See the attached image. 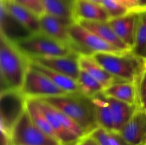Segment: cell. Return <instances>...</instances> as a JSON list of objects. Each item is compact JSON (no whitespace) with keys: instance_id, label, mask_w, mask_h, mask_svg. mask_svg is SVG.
<instances>
[{"instance_id":"6da1fadb","label":"cell","mask_w":146,"mask_h":145,"mask_svg":"<svg viewBox=\"0 0 146 145\" xmlns=\"http://www.w3.org/2000/svg\"><path fill=\"white\" fill-rule=\"evenodd\" d=\"M42 100L68 115L82 128L86 135L99 127L91 98L81 93H67Z\"/></svg>"},{"instance_id":"7a4b0ae2","label":"cell","mask_w":146,"mask_h":145,"mask_svg":"<svg viewBox=\"0 0 146 145\" xmlns=\"http://www.w3.org/2000/svg\"><path fill=\"white\" fill-rule=\"evenodd\" d=\"M0 41L1 91H21L29 66L28 58L4 36L1 35Z\"/></svg>"},{"instance_id":"3957f363","label":"cell","mask_w":146,"mask_h":145,"mask_svg":"<svg viewBox=\"0 0 146 145\" xmlns=\"http://www.w3.org/2000/svg\"><path fill=\"white\" fill-rule=\"evenodd\" d=\"M94 60L109 73L120 80L137 82L146 69L145 61L130 52L94 53Z\"/></svg>"},{"instance_id":"277c9868","label":"cell","mask_w":146,"mask_h":145,"mask_svg":"<svg viewBox=\"0 0 146 145\" xmlns=\"http://www.w3.org/2000/svg\"><path fill=\"white\" fill-rule=\"evenodd\" d=\"M14 44L27 58L64 56L76 53L70 46L42 32L32 34Z\"/></svg>"},{"instance_id":"5b68a950","label":"cell","mask_w":146,"mask_h":145,"mask_svg":"<svg viewBox=\"0 0 146 145\" xmlns=\"http://www.w3.org/2000/svg\"><path fill=\"white\" fill-rule=\"evenodd\" d=\"M8 139L10 145H61L34 123L26 108L13 126Z\"/></svg>"},{"instance_id":"8992f818","label":"cell","mask_w":146,"mask_h":145,"mask_svg":"<svg viewBox=\"0 0 146 145\" xmlns=\"http://www.w3.org/2000/svg\"><path fill=\"white\" fill-rule=\"evenodd\" d=\"M68 33L74 44L76 53L86 55H92L94 53H127L121 51L106 42L95 34L74 21L68 26Z\"/></svg>"},{"instance_id":"52a82bcc","label":"cell","mask_w":146,"mask_h":145,"mask_svg":"<svg viewBox=\"0 0 146 145\" xmlns=\"http://www.w3.org/2000/svg\"><path fill=\"white\" fill-rule=\"evenodd\" d=\"M21 92L26 98H42L59 96L68 92L57 86L50 78L29 65Z\"/></svg>"},{"instance_id":"ba28073f","label":"cell","mask_w":146,"mask_h":145,"mask_svg":"<svg viewBox=\"0 0 146 145\" xmlns=\"http://www.w3.org/2000/svg\"><path fill=\"white\" fill-rule=\"evenodd\" d=\"M1 130L7 139L15 122L26 108V98L21 91H1Z\"/></svg>"},{"instance_id":"9c48e42d","label":"cell","mask_w":146,"mask_h":145,"mask_svg":"<svg viewBox=\"0 0 146 145\" xmlns=\"http://www.w3.org/2000/svg\"><path fill=\"white\" fill-rule=\"evenodd\" d=\"M29 61L43 65L47 68L56 71L72 78L77 81L81 68L79 64V54L73 53L64 56L37 57L27 58Z\"/></svg>"},{"instance_id":"30bf717a","label":"cell","mask_w":146,"mask_h":145,"mask_svg":"<svg viewBox=\"0 0 146 145\" xmlns=\"http://www.w3.org/2000/svg\"><path fill=\"white\" fill-rule=\"evenodd\" d=\"M119 134L128 145H146V111L139 105Z\"/></svg>"},{"instance_id":"8fae6325","label":"cell","mask_w":146,"mask_h":145,"mask_svg":"<svg viewBox=\"0 0 146 145\" xmlns=\"http://www.w3.org/2000/svg\"><path fill=\"white\" fill-rule=\"evenodd\" d=\"M41 32L68 45L74 51V44L68 33L67 24L61 18L45 13L39 17Z\"/></svg>"},{"instance_id":"7c38bea8","label":"cell","mask_w":146,"mask_h":145,"mask_svg":"<svg viewBox=\"0 0 146 145\" xmlns=\"http://www.w3.org/2000/svg\"><path fill=\"white\" fill-rule=\"evenodd\" d=\"M140 12H130L126 15L111 18L108 23L118 37L132 50L135 44V34Z\"/></svg>"},{"instance_id":"4fadbf2b","label":"cell","mask_w":146,"mask_h":145,"mask_svg":"<svg viewBox=\"0 0 146 145\" xmlns=\"http://www.w3.org/2000/svg\"><path fill=\"white\" fill-rule=\"evenodd\" d=\"M76 22L99 36L106 42L113 45L114 47L121 50V51L130 52L131 51V48L117 36V34H115L108 23V21H101L81 20Z\"/></svg>"},{"instance_id":"5bb4252c","label":"cell","mask_w":146,"mask_h":145,"mask_svg":"<svg viewBox=\"0 0 146 145\" xmlns=\"http://www.w3.org/2000/svg\"><path fill=\"white\" fill-rule=\"evenodd\" d=\"M108 21L110 17L101 4L89 0H76L74 4V21Z\"/></svg>"},{"instance_id":"9a60e30c","label":"cell","mask_w":146,"mask_h":145,"mask_svg":"<svg viewBox=\"0 0 146 145\" xmlns=\"http://www.w3.org/2000/svg\"><path fill=\"white\" fill-rule=\"evenodd\" d=\"M0 12L1 35L4 36L7 39L15 43L32 34L9 13L1 1Z\"/></svg>"},{"instance_id":"2e32d148","label":"cell","mask_w":146,"mask_h":145,"mask_svg":"<svg viewBox=\"0 0 146 145\" xmlns=\"http://www.w3.org/2000/svg\"><path fill=\"white\" fill-rule=\"evenodd\" d=\"M103 94L108 98L133 105H139L137 82L121 81L105 88Z\"/></svg>"},{"instance_id":"e0dca14e","label":"cell","mask_w":146,"mask_h":145,"mask_svg":"<svg viewBox=\"0 0 146 145\" xmlns=\"http://www.w3.org/2000/svg\"><path fill=\"white\" fill-rule=\"evenodd\" d=\"M79 64L81 69L85 71L96 79L104 87V89L113 84L124 81L115 78L109 73L105 68H103L93 58L91 55L80 54Z\"/></svg>"},{"instance_id":"ac0fdd59","label":"cell","mask_w":146,"mask_h":145,"mask_svg":"<svg viewBox=\"0 0 146 145\" xmlns=\"http://www.w3.org/2000/svg\"><path fill=\"white\" fill-rule=\"evenodd\" d=\"M3 1L7 11L31 34L41 32L39 17L15 1Z\"/></svg>"},{"instance_id":"d6986e66","label":"cell","mask_w":146,"mask_h":145,"mask_svg":"<svg viewBox=\"0 0 146 145\" xmlns=\"http://www.w3.org/2000/svg\"><path fill=\"white\" fill-rule=\"evenodd\" d=\"M36 99L38 100V105L42 109L44 113L45 114L50 125L51 126L56 136L57 139L59 141L61 145L76 142L80 138L73 134L72 132H69L60 123L59 121L56 119L55 115L53 113L51 105L48 102L44 101V100L38 99V98Z\"/></svg>"},{"instance_id":"ffe728a7","label":"cell","mask_w":146,"mask_h":145,"mask_svg":"<svg viewBox=\"0 0 146 145\" xmlns=\"http://www.w3.org/2000/svg\"><path fill=\"white\" fill-rule=\"evenodd\" d=\"M76 0H42L45 12L71 24L74 22Z\"/></svg>"},{"instance_id":"44dd1931","label":"cell","mask_w":146,"mask_h":145,"mask_svg":"<svg viewBox=\"0 0 146 145\" xmlns=\"http://www.w3.org/2000/svg\"><path fill=\"white\" fill-rule=\"evenodd\" d=\"M106 98L112 111L114 132L119 133L139 105H130L123 101L108 97H106Z\"/></svg>"},{"instance_id":"7402d4cb","label":"cell","mask_w":146,"mask_h":145,"mask_svg":"<svg viewBox=\"0 0 146 145\" xmlns=\"http://www.w3.org/2000/svg\"><path fill=\"white\" fill-rule=\"evenodd\" d=\"M29 65L31 68L40 71L44 75H46L53 82L56 84L57 86L59 87L61 89L64 90L68 93H80L79 88H78V82L72 78L64 75L62 73L52 71V70L47 68L43 65L34 63L29 61Z\"/></svg>"},{"instance_id":"603a6c76","label":"cell","mask_w":146,"mask_h":145,"mask_svg":"<svg viewBox=\"0 0 146 145\" xmlns=\"http://www.w3.org/2000/svg\"><path fill=\"white\" fill-rule=\"evenodd\" d=\"M91 99L95 107L98 126L108 132H114L112 111L106 97L102 92Z\"/></svg>"},{"instance_id":"cb8c5ba5","label":"cell","mask_w":146,"mask_h":145,"mask_svg":"<svg viewBox=\"0 0 146 145\" xmlns=\"http://www.w3.org/2000/svg\"><path fill=\"white\" fill-rule=\"evenodd\" d=\"M26 109L34 123L41 130L48 136L57 139L56 136L50 125L45 114L38 105L36 98H26Z\"/></svg>"},{"instance_id":"d4e9b609","label":"cell","mask_w":146,"mask_h":145,"mask_svg":"<svg viewBox=\"0 0 146 145\" xmlns=\"http://www.w3.org/2000/svg\"><path fill=\"white\" fill-rule=\"evenodd\" d=\"M77 82L80 93L90 98L102 93L104 90V87L96 79L84 70L81 69Z\"/></svg>"},{"instance_id":"484cf974","label":"cell","mask_w":146,"mask_h":145,"mask_svg":"<svg viewBox=\"0 0 146 145\" xmlns=\"http://www.w3.org/2000/svg\"><path fill=\"white\" fill-rule=\"evenodd\" d=\"M131 52L144 61L146 59V11L139 14L135 44Z\"/></svg>"},{"instance_id":"4316f807","label":"cell","mask_w":146,"mask_h":145,"mask_svg":"<svg viewBox=\"0 0 146 145\" xmlns=\"http://www.w3.org/2000/svg\"><path fill=\"white\" fill-rule=\"evenodd\" d=\"M101 5L104 7L111 18H118L133 12L126 6L115 0H101Z\"/></svg>"},{"instance_id":"83f0119b","label":"cell","mask_w":146,"mask_h":145,"mask_svg":"<svg viewBox=\"0 0 146 145\" xmlns=\"http://www.w3.org/2000/svg\"><path fill=\"white\" fill-rule=\"evenodd\" d=\"M14 1L29 10L38 17L46 13L42 0H14Z\"/></svg>"},{"instance_id":"f1b7e54d","label":"cell","mask_w":146,"mask_h":145,"mask_svg":"<svg viewBox=\"0 0 146 145\" xmlns=\"http://www.w3.org/2000/svg\"><path fill=\"white\" fill-rule=\"evenodd\" d=\"M89 135H91L96 141L98 145H111L108 138V131L101 127H97Z\"/></svg>"},{"instance_id":"f546056e","label":"cell","mask_w":146,"mask_h":145,"mask_svg":"<svg viewBox=\"0 0 146 145\" xmlns=\"http://www.w3.org/2000/svg\"><path fill=\"white\" fill-rule=\"evenodd\" d=\"M137 85H138V98H139L140 102L141 100L146 98V69L138 79Z\"/></svg>"},{"instance_id":"4dcf8cb0","label":"cell","mask_w":146,"mask_h":145,"mask_svg":"<svg viewBox=\"0 0 146 145\" xmlns=\"http://www.w3.org/2000/svg\"><path fill=\"white\" fill-rule=\"evenodd\" d=\"M111 145H128L118 132H108Z\"/></svg>"},{"instance_id":"1f68e13d","label":"cell","mask_w":146,"mask_h":145,"mask_svg":"<svg viewBox=\"0 0 146 145\" xmlns=\"http://www.w3.org/2000/svg\"><path fill=\"white\" fill-rule=\"evenodd\" d=\"M76 145H98L96 141L91 135H85L83 137L80 138L76 142Z\"/></svg>"},{"instance_id":"d6a6232c","label":"cell","mask_w":146,"mask_h":145,"mask_svg":"<svg viewBox=\"0 0 146 145\" xmlns=\"http://www.w3.org/2000/svg\"><path fill=\"white\" fill-rule=\"evenodd\" d=\"M129 9L133 12H141L137 0H125Z\"/></svg>"},{"instance_id":"836d02e7","label":"cell","mask_w":146,"mask_h":145,"mask_svg":"<svg viewBox=\"0 0 146 145\" xmlns=\"http://www.w3.org/2000/svg\"><path fill=\"white\" fill-rule=\"evenodd\" d=\"M141 11H146V0H137Z\"/></svg>"},{"instance_id":"e575fe53","label":"cell","mask_w":146,"mask_h":145,"mask_svg":"<svg viewBox=\"0 0 146 145\" xmlns=\"http://www.w3.org/2000/svg\"><path fill=\"white\" fill-rule=\"evenodd\" d=\"M139 105L141 108L144 109V110L146 111V98L143 100H141L139 102Z\"/></svg>"},{"instance_id":"d590c367","label":"cell","mask_w":146,"mask_h":145,"mask_svg":"<svg viewBox=\"0 0 146 145\" xmlns=\"http://www.w3.org/2000/svg\"><path fill=\"white\" fill-rule=\"evenodd\" d=\"M115 1H118V2L121 3V4H123V5L126 6V7H128V5H127V4H126V2H125V0H115ZM128 9H129V8H128Z\"/></svg>"},{"instance_id":"8d00e7d4","label":"cell","mask_w":146,"mask_h":145,"mask_svg":"<svg viewBox=\"0 0 146 145\" xmlns=\"http://www.w3.org/2000/svg\"><path fill=\"white\" fill-rule=\"evenodd\" d=\"M89 1H94V2L96 3H98V4H101V0H89Z\"/></svg>"},{"instance_id":"74e56055","label":"cell","mask_w":146,"mask_h":145,"mask_svg":"<svg viewBox=\"0 0 146 145\" xmlns=\"http://www.w3.org/2000/svg\"><path fill=\"white\" fill-rule=\"evenodd\" d=\"M64 145H76V142H74V143H71V144H64Z\"/></svg>"},{"instance_id":"f35d334b","label":"cell","mask_w":146,"mask_h":145,"mask_svg":"<svg viewBox=\"0 0 146 145\" xmlns=\"http://www.w3.org/2000/svg\"><path fill=\"white\" fill-rule=\"evenodd\" d=\"M5 1H14V0H4Z\"/></svg>"},{"instance_id":"ab89813d","label":"cell","mask_w":146,"mask_h":145,"mask_svg":"<svg viewBox=\"0 0 146 145\" xmlns=\"http://www.w3.org/2000/svg\"><path fill=\"white\" fill-rule=\"evenodd\" d=\"M145 65H146V59L145 60Z\"/></svg>"}]
</instances>
